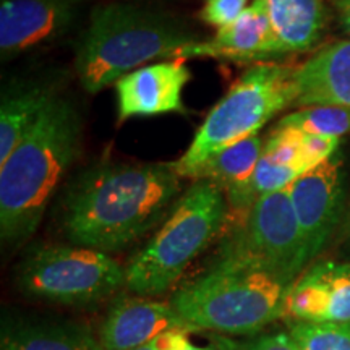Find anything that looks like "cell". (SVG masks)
<instances>
[{"label": "cell", "mask_w": 350, "mask_h": 350, "mask_svg": "<svg viewBox=\"0 0 350 350\" xmlns=\"http://www.w3.org/2000/svg\"><path fill=\"white\" fill-rule=\"evenodd\" d=\"M180 188L170 164L98 165L70 188L64 232L73 245L122 250L159 222Z\"/></svg>", "instance_id": "1"}, {"label": "cell", "mask_w": 350, "mask_h": 350, "mask_svg": "<svg viewBox=\"0 0 350 350\" xmlns=\"http://www.w3.org/2000/svg\"><path fill=\"white\" fill-rule=\"evenodd\" d=\"M81 119L72 100L57 98L0 164V237L29 239L41 224L57 187L75 161Z\"/></svg>", "instance_id": "2"}, {"label": "cell", "mask_w": 350, "mask_h": 350, "mask_svg": "<svg viewBox=\"0 0 350 350\" xmlns=\"http://www.w3.org/2000/svg\"><path fill=\"white\" fill-rule=\"evenodd\" d=\"M200 39L165 13L133 3L94 7L77 46L75 70L83 90L100 93L150 60H174Z\"/></svg>", "instance_id": "3"}, {"label": "cell", "mask_w": 350, "mask_h": 350, "mask_svg": "<svg viewBox=\"0 0 350 350\" xmlns=\"http://www.w3.org/2000/svg\"><path fill=\"white\" fill-rule=\"evenodd\" d=\"M292 284L255 261L221 255L216 265L172 297L188 331L255 334L284 318Z\"/></svg>", "instance_id": "4"}, {"label": "cell", "mask_w": 350, "mask_h": 350, "mask_svg": "<svg viewBox=\"0 0 350 350\" xmlns=\"http://www.w3.org/2000/svg\"><path fill=\"white\" fill-rule=\"evenodd\" d=\"M227 201L209 180H195L177 200L156 232L125 268V286L138 295H159L226 227Z\"/></svg>", "instance_id": "5"}, {"label": "cell", "mask_w": 350, "mask_h": 350, "mask_svg": "<svg viewBox=\"0 0 350 350\" xmlns=\"http://www.w3.org/2000/svg\"><path fill=\"white\" fill-rule=\"evenodd\" d=\"M295 67L278 62L255 64L239 78L195 133L187 151L172 163L178 177L195 178L201 165L243 139L258 135L287 107L295 106Z\"/></svg>", "instance_id": "6"}, {"label": "cell", "mask_w": 350, "mask_h": 350, "mask_svg": "<svg viewBox=\"0 0 350 350\" xmlns=\"http://www.w3.org/2000/svg\"><path fill=\"white\" fill-rule=\"evenodd\" d=\"M125 284V268L106 252L80 245H42L23 258L16 286L31 299L90 306Z\"/></svg>", "instance_id": "7"}, {"label": "cell", "mask_w": 350, "mask_h": 350, "mask_svg": "<svg viewBox=\"0 0 350 350\" xmlns=\"http://www.w3.org/2000/svg\"><path fill=\"white\" fill-rule=\"evenodd\" d=\"M221 255L255 261L294 284L310 261L288 188L260 196Z\"/></svg>", "instance_id": "8"}, {"label": "cell", "mask_w": 350, "mask_h": 350, "mask_svg": "<svg viewBox=\"0 0 350 350\" xmlns=\"http://www.w3.org/2000/svg\"><path fill=\"white\" fill-rule=\"evenodd\" d=\"M308 261L321 253L340 221L344 206L342 156L338 151L288 187Z\"/></svg>", "instance_id": "9"}, {"label": "cell", "mask_w": 350, "mask_h": 350, "mask_svg": "<svg viewBox=\"0 0 350 350\" xmlns=\"http://www.w3.org/2000/svg\"><path fill=\"white\" fill-rule=\"evenodd\" d=\"M83 0H0L2 59L52 42L72 28Z\"/></svg>", "instance_id": "10"}, {"label": "cell", "mask_w": 350, "mask_h": 350, "mask_svg": "<svg viewBox=\"0 0 350 350\" xmlns=\"http://www.w3.org/2000/svg\"><path fill=\"white\" fill-rule=\"evenodd\" d=\"M191 80L185 60H165L144 65L117 80V119L185 113L182 93Z\"/></svg>", "instance_id": "11"}, {"label": "cell", "mask_w": 350, "mask_h": 350, "mask_svg": "<svg viewBox=\"0 0 350 350\" xmlns=\"http://www.w3.org/2000/svg\"><path fill=\"white\" fill-rule=\"evenodd\" d=\"M286 55L273 31L268 12L262 0H255L237 20L217 29L209 41H198L183 47L174 60L219 59L227 62H273Z\"/></svg>", "instance_id": "12"}, {"label": "cell", "mask_w": 350, "mask_h": 350, "mask_svg": "<svg viewBox=\"0 0 350 350\" xmlns=\"http://www.w3.org/2000/svg\"><path fill=\"white\" fill-rule=\"evenodd\" d=\"M287 321L350 323V261H321L292 284Z\"/></svg>", "instance_id": "13"}, {"label": "cell", "mask_w": 350, "mask_h": 350, "mask_svg": "<svg viewBox=\"0 0 350 350\" xmlns=\"http://www.w3.org/2000/svg\"><path fill=\"white\" fill-rule=\"evenodd\" d=\"M265 148L260 135L226 148L201 165L195 180H209L222 190L227 201V222L232 229L242 224L255 206V170Z\"/></svg>", "instance_id": "14"}, {"label": "cell", "mask_w": 350, "mask_h": 350, "mask_svg": "<svg viewBox=\"0 0 350 350\" xmlns=\"http://www.w3.org/2000/svg\"><path fill=\"white\" fill-rule=\"evenodd\" d=\"M170 329L188 331L172 305L143 297H124L109 308L98 339L104 350H135Z\"/></svg>", "instance_id": "15"}, {"label": "cell", "mask_w": 350, "mask_h": 350, "mask_svg": "<svg viewBox=\"0 0 350 350\" xmlns=\"http://www.w3.org/2000/svg\"><path fill=\"white\" fill-rule=\"evenodd\" d=\"M294 81L295 106L350 109V39L327 44L295 67Z\"/></svg>", "instance_id": "16"}, {"label": "cell", "mask_w": 350, "mask_h": 350, "mask_svg": "<svg viewBox=\"0 0 350 350\" xmlns=\"http://www.w3.org/2000/svg\"><path fill=\"white\" fill-rule=\"evenodd\" d=\"M0 350H104L86 325L68 319L5 314Z\"/></svg>", "instance_id": "17"}, {"label": "cell", "mask_w": 350, "mask_h": 350, "mask_svg": "<svg viewBox=\"0 0 350 350\" xmlns=\"http://www.w3.org/2000/svg\"><path fill=\"white\" fill-rule=\"evenodd\" d=\"M284 54L312 51L327 25L325 0H262Z\"/></svg>", "instance_id": "18"}, {"label": "cell", "mask_w": 350, "mask_h": 350, "mask_svg": "<svg viewBox=\"0 0 350 350\" xmlns=\"http://www.w3.org/2000/svg\"><path fill=\"white\" fill-rule=\"evenodd\" d=\"M55 98V88L47 81L18 83L3 90L0 100V164Z\"/></svg>", "instance_id": "19"}, {"label": "cell", "mask_w": 350, "mask_h": 350, "mask_svg": "<svg viewBox=\"0 0 350 350\" xmlns=\"http://www.w3.org/2000/svg\"><path fill=\"white\" fill-rule=\"evenodd\" d=\"M275 126L294 129L301 133L340 139L350 133V109L336 106H310L287 113Z\"/></svg>", "instance_id": "20"}, {"label": "cell", "mask_w": 350, "mask_h": 350, "mask_svg": "<svg viewBox=\"0 0 350 350\" xmlns=\"http://www.w3.org/2000/svg\"><path fill=\"white\" fill-rule=\"evenodd\" d=\"M288 334L301 350H350V323L288 321Z\"/></svg>", "instance_id": "21"}, {"label": "cell", "mask_w": 350, "mask_h": 350, "mask_svg": "<svg viewBox=\"0 0 350 350\" xmlns=\"http://www.w3.org/2000/svg\"><path fill=\"white\" fill-rule=\"evenodd\" d=\"M304 172L300 169L274 164L261 154L260 163H258L255 170V180H253L255 182L256 196L260 198L262 195L286 190Z\"/></svg>", "instance_id": "22"}, {"label": "cell", "mask_w": 350, "mask_h": 350, "mask_svg": "<svg viewBox=\"0 0 350 350\" xmlns=\"http://www.w3.org/2000/svg\"><path fill=\"white\" fill-rule=\"evenodd\" d=\"M213 344H216L217 350H301L288 332H274L248 340L214 336Z\"/></svg>", "instance_id": "23"}, {"label": "cell", "mask_w": 350, "mask_h": 350, "mask_svg": "<svg viewBox=\"0 0 350 350\" xmlns=\"http://www.w3.org/2000/svg\"><path fill=\"white\" fill-rule=\"evenodd\" d=\"M248 0H206L200 12L203 23L221 29L242 15Z\"/></svg>", "instance_id": "24"}, {"label": "cell", "mask_w": 350, "mask_h": 350, "mask_svg": "<svg viewBox=\"0 0 350 350\" xmlns=\"http://www.w3.org/2000/svg\"><path fill=\"white\" fill-rule=\"evenodd\" d=\"M336 10H338L340 26L345 33L350 34V0H334Z\"/></svg>", "instance_id": "25"}, {"label": "cell", "mask_w": 350, "mask_h": 350, "mask_svg": "<svg viewBox=\"0 0 350 350\" xmlns=\"http://www.w3.org/2000/svg\"><path fill=\"white\" fill-rule=\"evenodd\" d=\"M182 350H211V349H203V347H198V345H193V344H188L185 349H182Z\"/></svg>", "instance_id": "26"}, {"label": "cell", "mask_w": 350, "mask_h": 350, "mask_svg": "<svg viewBox=\"0 0 350 350\" xmlns=\"http://www.w3.org/2000/svg\"><path fill=\"white\" fill-rule=\"evenodd\" d=\"M135 350H157V347L152 342H150V344H146V345H143V347H139V349H135Z\"/></svg>", "instance_id": "27"}, {"label": "cell", "mask_w": 350, "mask_h": 350, "mask_svg": "<svg viewBox=\"0 0 350 350\" xmlns=\"http://www.w3.org/2000/svg\"><path fill=\"white\" fill-rule=\"evenodd\" d=\"M349 235H350V227H349Z\"/></svg>", "instance_id": "28"}]
</instances>
